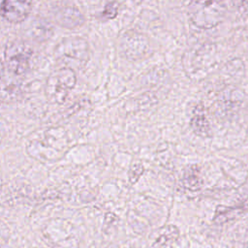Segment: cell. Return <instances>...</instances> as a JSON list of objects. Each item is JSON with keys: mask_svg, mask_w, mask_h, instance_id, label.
Masks as SVG:
<instances>
[{"mask_svg": "<svg viewBox=\"0 0 248 248\" xmlns=\"http://www.w3.org/2000/svg\"><path fill=\"white\" fill-rule=\"evenodd\" d=\"M8 67L16 74H21L28 66L32 50L23 43L15 42L6 47L5 52Z\"/></svg>", "mask_w": 248, "mask_h": 248, "instance_id": "1", "label": "cell"}, {"mask_svg": "<svg viewBox=\"0 0 248 248\" xmlns=\"http://www.w3.org/2000/svg\"><path fill=\"white\" fill-rule=\"evenodd\" d=\"M190 126L201 137H208L210 135V125L205 114V108L202 103L195 107Z\"/></svg>", "mask_w": 248, "mask_h": 248, "instance_id": "3", "label": "cell"}, {"mask_svg": "<svg viewBox=\"0 0 248 248\" xmlns=\"http://www.w3.org/2000/svg\"><path fill=\"white\" fill-rule=\"evenodd\" d=\"M31 2L26 0H5L1 3L2 16L11 22L22 21L31 10Z\"/></svg>", "mask_w": 248, "mask_h": 248, "instance_id": "2", "label": "cell"}, {"mask_svg": "<svg viewBox=\"0 0 248 248\" xmlns=\"http://www.w3.org/2000/svg\"><path fill=\"white\" fill-rule=\"evenodd\" d=\"M3 71H4V65H3L2 61L0 60V78H1V76L3 75Z\"/></svg>", "mask_w": 248, "mask_h": 248, "instance_id": "7", "label": "cell"}, {"mask_svg": "<svg viewBox=\"0 0 248 248\" xmlns=\"http://www.w3.org/2000/svg\"><path fill=\"white\" fill-rule=\"evenodd\" d=\"M117 14V6L114 3H108L104 10L103 15L108 18L114 17Z\"/></svg>", "mask_w": 248, "mask_h": 248, "instance_id": "6", "label": "cell"}, {"mask_svg": "<svg viewBox=\"0 0 248 248\" xmlns=\"http://www.w3.org/2000/svg\"><path fill=\"white\" fill-rule=\"evenodd\" d=\"M144 170V168L142 166V164L140 161H135L132 163L131 168H130V171H129V178L131 182H136L138 181V179L140 178V176L142 174Z\"/></svg>", "mask_w": 248, "mask_h": 248, "instance_id": "5", "label": "cell"}, {"mask_svg": "<svg viewBox=\"0 0 248 248\" xmlns=\"http://www.w3.org/2000/svg\"><path fill=\"white\" fill-rule=\"evenodd\" d=\"M183 182L185 186L190 190H197L201 187L202 179L198 166L191 165L187 168L183 176Z\"/></svg>", "mask_w": 248, "mask_h": 248, "instance_id": "4", "label": "cell"}]
</instances>
